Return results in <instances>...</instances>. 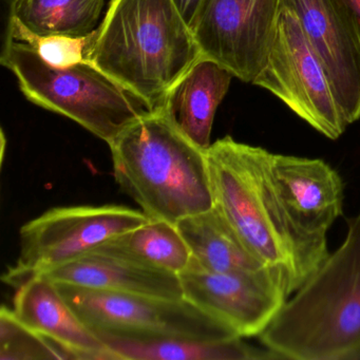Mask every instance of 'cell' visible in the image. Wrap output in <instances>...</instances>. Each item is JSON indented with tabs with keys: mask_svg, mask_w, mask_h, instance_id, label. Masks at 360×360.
I'll list each match as a JSON object with an SVG mask.
<instances>
[{
	"mask_svg": "<svg viewBox=\"0 0 360 360\" xmlns=\"http://www.w3.org/2000/svg\"><path fill=\"white\" fill-rule=\"evenodd\" d=\"M98 248L174 275L184 271L193 259L191 248L176 223L153 219L112 238Z\"/></svg>",
	"mask_w": 360,
	"mask_h": 360,
	"instance_id": "obj_19",
	"label": "cell"
},
{
	"mask_svg": "<svg viewBox=\"0 0 360 360\" xmlns=\"http://www.w3.org/2000/svg\"><path fill=\"white\" fill-rule=\"evenodd\" d=\"M117 360H261L278 359L269 349L248 345L240 337L198 339H141L98 335Z\"/></svg>",
	"mask_w": 360,
	"mask_h": 360,
	"instance_id": "obj_16",
	"label": "cell"
},
{
	"mask_svg": "<svg viewBox=\"0 0 360 360\" xmlns=\"http://www.w3.org/2000/svg\"><path fill=\"white\" fill-rule=\"evenodd\" d=\"M176 224L191 248V260L206 271L225 273L266 266L248 250L214 205Z\"/></svg>",
	"mask_w": 360,
	"mask_h": 360,
	"instance_id": "obj_17",
	"label": "cell"
},
{
	"mask_svg": "<svg viewBox=\"0 0 360 360\" xmlns=\"http://www.w3.org/2000/svg\"><path fill=\"white\" fill-rule=\"evenodd\" d=\"M39 273L56 283L79 288L161 298H184L179 275L145 266L98 248Z\"/></svg>",
	"mask_w": 360,
	"mask_h": 360,
	"instance_id": "obj_14",
	"label": "cell"
},
{
	"mask_svg": "<svg viewBox=\"0 0 360 360\" xmlns=\"http://www.w3.org/2000/svg\"><path fill=\"white\" fill-rule=\"evenodd\" d=\"M150 218L121 205L56 207L22 225L20 252L3 280L16 286L32 274L79 258Z\"/></svg>",
	"mask_w": 360,
	"mask_h": 360,
	"instance_id": "obj_7",
	"label": "cell"
},
{
	"mask_svg": "<svg viewBox=\"0 0 360 360\" xmlns=\"http://www.w3.org/2000/svg\"><path fill=\"white\" fill-rule=\"evenodd\" d=\"M15 288L12 311L28 328L62 345L75 359L113 360L100 337L82 321L47 276L33 274Z\"/></svg>",
	"mask_w": 360,
	"mask_h": 360,
	"instance_id": "obj_13",
	"label": "cell"
},
{
	"mask_svg": "<svg viewBox=\"0 0 360 360\" xmlns=\"http://www.w3.org/2000/svg\"><path fill=\"white\" fill-rule=\"evenodd\" d=\"M269 168L280 203L295 231L307 241L328 248V233L343 216L345 184L321 159L269 151Z\"/></svg>",
	"mask_w": 360,
	"mask_h": 360,
	"instance_id": "obj_12",
	"label": "cell"
},
{
	"mask_svg": "<svg viewBox=\"0 0 360 360\" xmlns=\"http://www.w3.org/2000/svg\"><path fill=\"white\" fill-rule=\"evenodd\" d=\"M104 0H11L10 20L39 37L84 39L96 30Z\"/></svg>",
	"mask_w": 360,
	"mask_h": 360,
	"instance_id": "obj_18",
	"label": "cell"
},
{
	"mask_svg": "<svg viewBox=\"0 0 360 360\" xmlns=\"http://www.w3.org/2000/svg\"><path fill=\"white\" fill-rule=\"evenodd\" d=\"M0 63L13 72L31 103L77 122L107 144L151 112L138 96L88 60L54 66L28 44L7 35Z\"/></svg>",
	"mask_w": 360,
	"mask_h": 360,
	"instance_id": "obj_5",
	"label": "cell"
},
{
	"mask_svg": "<svg viewBox=\"0 0 360 360\" xmlns=\"http://www.w3.org/2000/svg\"><path fill=\"white\" fill-rule=\"evenodd\" d=\"M176 9L180 12L182 18H184L186 24L191 27L193 30V25H195V18L199 13L200 8L204 0H172Z\"/></svg>",
	"mask_w": 360,
	"mask_h": 360,
	"instance_id": "obj_22",
	"label": "cell"
},
{
	"mask_svg": "<svg viewBox=\"0 0 360 360\" xmlns=\"http://www.w3.org/2000/svg\"><path fill=\"white\" fill-rule=\"evenodd\" d=\"M341 245L258 337L278 359H360V212Z\"/></svg>",
	"mask_w": 360,
	"mask_h": 360,
	"instance_id": "obj_3",
	"label": "cell"
},
{
	"mask_svg": "<svg viewBox=\"0 0 360 360\" xmlns=\"http://www.w3.org/2000/svg\"><path fill=\"white\" fill-rule=\"evenodd\" d=\"M56 284L82 321L96 335L141 340H212L236 337L185 298H161Z\"/></svg>",
	"mask_w": 360,
	"mask_h": 360,
	"instance_id": "obj_6",
	"label": "cell"
},
{
	"mask_svg": "<svg viewBox=\"0 0 360 360\" xmlns=\"http://www.w3.org/2000/svg\"><path fill=\"white\" fill-rule=\"evenodd\" d=\"M349 12L360 37V0H340Z\"/></svg>",
	"mask_w": 360,
	"mask_h": 360,
	"instance_id": "obj_23",
	"label": "cell"
},
{
	"mask_svg": "<svg viewBox=\"0 0 360 360\" xmlns=\"http://www.w3.org/2000/svg\"><path fill=\"white\" fill-rule=\"evenodd\" d=\"M269 155L229 136L212 143L206 155L214 205L257 259L288 271L294 294L330 252L303 239L290 224L271 180Z\"/></svg>",
	"mask_w": 360,
	"mask_h": 360,
	"instance_id": "obj_1",
	"label": "cell"
},
{
	"mask_svg": "<svg viewBox=\"0 0 360 360\" xmlns=\"http://www.w3.org/2000/svg\"><path fill=\"white\" fill-rule=\"evenodd\" d=\"M233 75L218 63L202 58L179 79L160 110L200 148L212 145V124Z\"/></svg>",
	"mask_w": 360,
	"mask_h": 360,
	"instance_id": "obj_15",
	"label": "cell"
},
{
	"mask_svg": "<svg viewBox=\"0 0 360 360\" xmlns=\"http://www.w3.org/2000/svg\"><path fill=\"white\" fill-rule=\"evenodd\" d=\"M108 145L115 182L149 218L176 223L214 207L206 150L160 109Z\"/></svg>",
	"mask_w": 360,
	"mask_h": 360,
	"instance_id": "obj_4",
	"label": "cell"
},
{
	"mask_svg": "<svg viewBox=\"0 0 360 360\" xmlns=\"http://www.w3.org/2000/svg\"><path fill=\"white\" fill-rule=\"evenodd\" d=\"M252 85L269 90L330 140L340 138L347 129V124L317 56L296 14L283 4L266 63Z\"/></svg>",
	"mask_w": 360,
	"mask_h": 360,
	"instance_id": "obj_8",
	"label": "cell"
},
{
	"mask_svg": "<svg viewBox=\"0 0 360 360\" xmlns=\"http://www.w3.org/2000/svg\"><path fill=\"white\" fill-rule=\"evenodd\" d=\"M202 58L172 0H111L86 60L155 111Z\"/></svg>",
	"mask_w": 360,
	"mask_h": 360,
	"instance_id": "obj_2",
	"label": "cell"
},
{
	"mask_svg": "<svg viewBox=\"0 0 360 360\" xmlns=\"http://www.w3.org/2000/svg\"><path fill=\"white\" fill-rule=\"evenodd\" d=\"M179 277L186 300L243 339L258 338L292 294L288 271L271 265L217 273L191 260Z\"/></svg>",
	"mask_w": 360,
	"mask_h": 360,
	"instance_id": "obj_9",
	"label": "cell"
},
{
	"mask_svg": "<svg viewBox=\"0 0 360 360\" xmlns=\"http://www.w3.org/2000/svg\"><path fill=\"white\" fill-rule=\"evenodd\" d=\"M296 14L347 126L360 120V37L340 0H281Z\"/></svg>",
	"mask_w": 360,
	"mask_h": 360,
	"instance_id": "obj_11",
	"label": "cell"
},
{
	"mask_svg": "<svg viewBox=\"0 0 360 360\" xmlns=\"http://www.w3.org/2000/svg\"><path fill=\"white\" fill-rule=\"evenodd\" d=\"M281 0H204L193 27L203 58L254 83L275 37Z\"/></svg>",
	"mask_w": 360,
	"mask_h": 360,
	"instance_id": "obj_10",
	"label": "cell"
},
{
	"mask_svg": "<svg viewBox=\"0 0 360 360\" xmlns=\"http://www.w3.org/2000/svg\"><path fill=\"white\" fill-rule=\"evenodd\" d=\"M75 359L51 339L22 323L12 309L0 311V360Z\"/></svg>",
	"mask_w": 360,
	"mask_h": 360,
	"instance_id": "obj_20",
	"label": "cell"
},
{
	"mask_svg": "<svg viewBox=\"0 0 360 360\" xmlns=\"http://www.w3.org/2000/svg\"><path fill=\"white\" fill-rule=\"evenodd\" d=\"M8 35L18 41L28 44L49 64L54 66H70L87 58L91 44V34L84 39L68 37H39L10 20Z\"/></svg>",
	"mask_w": 360,
	"mask_h": 360,
	"instance_id": "obj_21",
	"label": "cell"
}]
</instances>
